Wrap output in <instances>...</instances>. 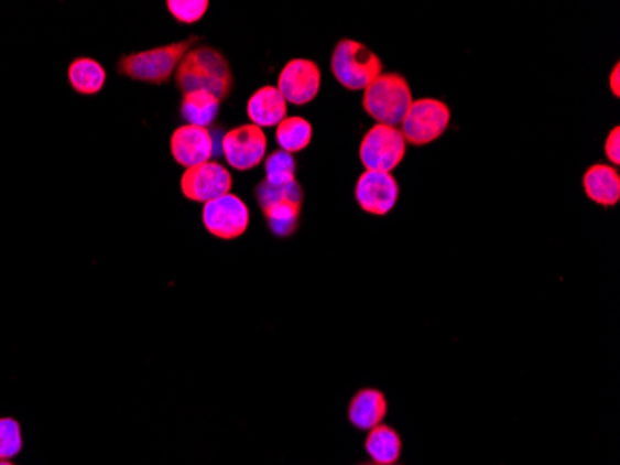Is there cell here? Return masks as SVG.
I'll list each match as a JSON object with an SVG mask.
<instances>
[{"label": "cell", "mask_w": 620, "mask_h": 465, "mask_svg": "<svg viewBox=\"0 0 620 465\" xmlns=\"http://www.w3.org/2000/svg\"><path fill=\"white\" fill-rule=\"evenodd\" d=\"M177 90L208 91L224 102L235 88L231 64L219 48L213 45H195L189 48L175 73Z\"/></svg>", "instance_id": "1"}, {"label": "cell", "mask_w": 620, "mask_h": 465, "mask_svg": "<svg viewBox=\"0 0 620 465\" xmlns=\"http://www.w3.org/2000/svg\"><path fill=\"white\" fill-rule=\"evenodd\" d=\"M199 42H202V36H192L183 42L167 43V45L148 48V51L124 54L119 58L116 69L119 75H123L130 80L162 86L172 80L186 53Z\"/></svg>", "instance_id": "2"}, {"label": "cell", "mask_w": 620, "mask_h": 465, "mask_svg": "<svg viewBox=\"0 0 620 465\" xmlns=\"http://www.w3.org/2000/svg\"><path fill=\"white\" fill-rule=\"evenodd\" d=\"M254 196L267 220L268 229L275 237L286 239L300 229L303 202H305V192L300 181L283 186H273L267 181H260L254 188Z\"/></svg>", "instance_id": "3"}, {"label": "cell", "mask_w": 620, "mask_h": 465, "mask_svg": "<svg viewBox=\"0 0 620 465\" xmlns=\"http://www.w3.org/2000/svg\"><path fill=\"white\" fill-rule=\"evenodd\" d=\"M413 101L407 78L400 73H383L365 90L362 108L379 126L398 127Z\"/></svg>", "instance_id": "4"}, {"label": "cell", "mask_w": 620, "mask_h": 465, "mask_svg": "<svg viewBox=\"0 0 620 465\" xmlns=\"http://www.w3.org/2000/svg\"><path fill=\"white\" fill-rule=\"evenodd\" d=\"M331 72L346 90L365 91L383 75V62L365 43L340 40L333 48Z\"/></svg>", "instance_id": "5"}, {"label": "cell", "mask_w": 620, "mask_h": 465, "mask_svg": "<svg viewBox=\"0 0 620 465\" xmlns=\"http://www.w3.org/2000/svg\"><path fill=\"white\" fill-rule=\"evenodd\" d=\"M449 120L452 110L446 102L424 97L413 101L407 116L403 118L400 131L405 142L422 148L443 137L444 132L448 131Z\"/></svg>", "instance_id": "6"}, {"label": "cell", "mask_w": 620, "mask_h": 465, "mask_svg": "<svg viewBox=\"0 0 620 465\" xmlns=\"http://www.w3.org/2000/svg\"><path fill=\"white\" fill-rule=\"evenodd\" d=\"M405 153H407V142L400 127L379 126V123L368 129L359 148L362 166L376 172L392 173V170H396L402 164Z\"/></svg>", "instance_id": "7"}, {"label": "cell", "mask_w": 620, "mask_h": 465, "mask_svg": "<svg viewBox=\"0 0 620 465\" xmlns=\"http://www.w3.org/2000/svg\"><path fill=\"white\" fill-rule=\"evenodd\" d=\"M203 226L213 237L221 240H235L248 231L251 213L237 194H225V196L203 205Z\"/></svg>", "instance_id": "8"}, {"label": "cell", "mask_w": 620, "mask_h": 465, "mask_svg": "<svg viewBox=\"0 0 620 465\" xmlns=\"http://www.w3.org/2000/svg\"><path fill=\"white\" fill-rule=\"evenodd\" d=\"M221 153L232 170L238 172L254 170L268 155L267 132L251 123L235 127L221 138Z\"/></svg>", "instance_id": "9"}, {"label": "cell", "mask_w": 620, "mask_h": 465, "mask_svg": "<svg viewBox=\"0 0 620 465\" xmlns=\"http://www.w3.org/2000/svg\"><path fill=\"white\" fill-rule=\"evenodd\" d=\"M232 175L224 164L208 161L199 166L184 170L181 177V191L188 202H214L225 194H231Z\"/></svg>", "instance_id": "10"}, {"label": "cell", "mask_w": 620, "mask_h": 465, "mask_svg": "<svg viewBox=\"0 0 620 465\" xmlns=\"http://www.w3.org/2000/svg\"><path fill=\"white\" fill-rule=\"evenodd\" d=\"M355 199L365 213L387 216L400 199V185L392 173L367 170L355 183Z\"/></svg>", "instance_id": "11"}, {"label": "cell", "mask_w": 620, "mask_h": 465, "mask_svg": "<svg viewBox=\"0 0 620 465\" xmlns=\"http://www.w3.org/2000/svg\"><path fill=\"white\" fill-rule=\"evenodd\" d=\"M319 86H322L319 66L307 58H294L279 73L278 90L286 102L296 107L313 102L318 97Z\"/></svg>", "instance_id": "12"}, {"label": "cell", "mask_w": 620, "mask_h": 465, "mask_svg": "<svg viewBox=\"0 0 620 465\" xmlns=\"http://www.w3.org/2000/svg\"><path fill=\"white\" fill-rule=\"evenodd\" d=\"M173 161L178 166L194 167L210 161L214 155L213 134L208 129L194 126H181L170 138Z\"/></svg>", "instance_id": "13"}, {"label": "cell", "mask_w": 620, "mask_h": 465, "mask_svg": "<svg viewBox=\"0 0 620 465\" xmlns=\"http://www.w3.org/2000/svg\"><path fill=\"white\" fill-rule=\"evenodd\" d=\"M389 413V400L383 391L373 388L359 389L348 405L349 423L357 430H372L383 424Z\"/></svg>", "instance_id": "14"}, {"label": "cell", "mask_w": 620, "mask_h": 465, "mask_svg": "<svg viewBox=\"0 0 620 465\" xmlns=\"http://www.w3.org/2000/svg\"><path fill=\"white\" fill-rule=\"evenodd\" d=\"M289 113V102L278 86H262L248 99V118L260 129L278 127Z\"/></svg>", "instance_id": "15"}, {"label": "cell", "mask_w": 620, "mask_h": 465, "mask_svg": "<svg viewBox=\"0 0 620 465\" xmlns=\"http://www.w3.org/2000/svg\"><path fill=\"white\" fill-rule=\"evenodd\" d=\"M587 197L600 207H614L620 202V173L611 164H592L584 175Z\"/></svg>", "instance_id": "16"}, {"label": "cell", "mask_w": 620, "mask_h": 465, "mask_svg": "<svg viewBox=\"0 0 620 465\" xmlns=\"http://www.w3.org/2000/svg\"><path fill=\"white\" fill-rule=\"evenodd\" d=\"M67 83L78 96H97L105 90L107 69L101 62L89 56H78L67 67Z\"/></svg>", "instance_id": "17"}, {"label": "cell", "mask_w": 620, "mask_h": 465, "mask_svg": "<svg viewBox=\"0 0 620 465\" xmlns=\"http://www.w3.org/2000/svg\"><path fill=\"white\" fill-rule=\"evenodd\" d=\"M365 451L373 464L398 465L402 458V435L389 424H379L376 429L368 430Z\"/></svg>", "instance_id": "18"}, {"label": "cell", "mask_w": 620, "mask_h": 465, "mask_svg": "<svg viewBox=\"0 0 620 465\" xmlns=\"http://www.w3.org/2000/svg\"><path fill=\"white\" fill-rule=\"evenodd\" d=\"M219 108H221V101L213 94L188 91V94H183L181 116L186 121V126L208 129V127L214 126V121L218 120Z\"/></svg>", "instance_id": "19"}, {"label": "cell", "mask_w": 620, "mask_h": 465, "mask_svg": "<svg viewBox=\"0 0 620 465\" xmlns=\"http://www.w3.org/2000/svg\"><path fill=\"white\" fill-rule=\"evenodd\" d=\"M313 123L302 118V116H286L275 127V142L279 143L281 151H286L290 155L307 150L311 142H313Z\"/></svg>", "instance_id": "20"}, {"label": "cell", "mask_w": 620, "mask_h": 465, "mask_svg": "<svg viewBox=\"0 0 620 465\" xmlns=\"http://www.w3.org/2000/svg\"><path fill=\"white\" fill-rule=\"evenodd\" d=\"M264 181L273 186L290 185L297 181V161L296 156L290 155L286 151H272L264 159Z\"/></svg>", "instance_id": "21"}, {"label": "cell", "mask_w": 620, "mask_h": 465, "mask_svg": "<svg viewBox=\"0 0 620 465\" xmlns=\"http://www.w3.org/2000/svg\"><path fill=\"white\" fill-rule=\"evenodd\" d=\"M23 451V434L18 419L0 418V462H10Z\"/></svg>", "instance_id": "22"}, {"label": "cell", "mask_w": 620, "mask_h": 465, "mask_svg": "<svg viewBox=\"0 0 620 465\" xmlns=\"http://www.w3.org/2000/svg\"><path fill=\"white\" fill-rule=\"evenodd\" d=\"M167 12L181 24L199 23L208 12V0H167Z\"/></svg>", "instance_id": "23"}, {"label": "cell", "mask_w": 620, "mask_h": 465, "mask_svg": "<svg viewBox=\"0 0 620 465\" xmlns=\"http://www.w3.org/2000/svg\"><path fill=\"white\" fill-rule=\"evenodd\" d=\"M603 153L608 156V161L611 162V166L617 167L620 164V127H613L611 132H609L608 138H606V143H603Z\"/></svg>", "instance_id": "24"}, {"label": "cell", "mask_w": 620, "mask_h": 465, "mask_svg": "<svg viewBox=\"0 0 620 465\" xmlns=\"http://www.w3.org/2000/svg\"><path fill=\"white\" fill-rule=\"evenodd\" d=\"M620 64H614L613 72L609 75V86H611V91H613L614 97L620 96Z\"/></svg>", "instance_id": "25"}, {"label": "cell", "mask_w": 620, "mask_h": 465, "mask_svg": "<svg viewBox=\"0 0 620 465\" xmlns=\"http://www.w3.org/2000/svg\"><path fill=\"white\" fill-rule=\"evenodd\" d=\"M359 465H378V464H373V462H365V464H359Z\"/></svg>", "instance_id": "26"}, {"label": "cell", "mask_w": 620, "mask_h": 465, "mask_svg": "<svg viewBox=\"0 0 620 465\" xmlns=\"http://www.w3.org/2000/svg\"><path fill=\"white\" fill-rule=\"evenodd\" d=\"M0 465H15V464H10V462H0Z\"/></svg>", "instance_id": "27"}]
</instances>
